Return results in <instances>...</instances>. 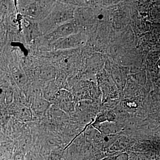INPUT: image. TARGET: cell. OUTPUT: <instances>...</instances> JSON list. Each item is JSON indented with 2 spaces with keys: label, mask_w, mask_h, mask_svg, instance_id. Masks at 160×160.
Wrapping results in <instances>:
<instances>
[{
  "label": "cell",
  "mask_w": 160,
  "mask_h": 160,
  "mask_svg": "<svg viewBox=\"0 0 160 160\" xmlns=\"http://www.w3.org/2000/svg\"><path fill=\"white\" fill-rule=\"evenodd\" d=\"M52 104L42 97L35 98L32 104V112L38 116L45 115L49 111Z\"/></svg>",
  "instance_id": "obj_6"
},
{
  "label": "cell",
  "mask_w": 160,
  "mask_h": 160,
  "mask_svg": "<svg viewBox=\"0 0 160 160\" xmlns=\"http://www.w3.org/2000/svg\"><path fill=\"white\" fill-rule=\"evenodd\" d=\"M73 10L70 5L64 2H56L50 13L39 24L42 34H46L58 26L70 22Z\"/></svg>",
  "instance_id": "obj_1"
},
{
  "label": "cell",
  "mask_w": 160,
  "mask_h": 160,
  "mask_svg": "<svg viewBox=\"0 0 160 160\" xmlns=\"http://www.w3.org/2000/svg\"><path fill=\"white\" fill-rule=\"evenodd\" d=\"M12 75L15 82L19 88H23L25 86L27 83V79L24 72L16 68L12 72Z\"/></svg>",
  "instance_id": "obj_11"
},
{
  "label": "cell",
  "mask_w": 160,
  "mask_h": 160,
  "mask_svg": "<svg viewBox=\"0 0 160 160\" xmlns=\"http://www.w3.org/2000/svg\"><path fill=\"white\" fill-rule=\"evenodd\" d=\"M73 95L68 90L60 89L52 105L57 106L65 113H70L74 108Z\"/></svg>",
  "instance_id": "obj_3"
},
{
  "label": "cell",
  "mask_w": 160,
  "mask_h": 160,
  "mask_svg": "<svg viewBox=\"0 0 160 160\" xmlns=\"http://www.w3.org/2000/svg\"><path fill=\"white\" fill-rule=\"evenodd\" d=\"M41 34L42 33L40 30L39 24L30 22L25 27V36L28 42H31L34 40Z\"/></svg>",
  "instance_id": "obj_8"
},
{
  "label": "cell",
  "mask_w": 160,
  "mask_h": 160,
  "mask_svg": "<svg viewBox=\"0 0 160 160\" xmlns=\"http://www.w3.org/2000/svg\"><path fill=\"white\" fill-rule=\"evenodd\" d=\"M118 136L116 134L106 135H103L102 141L105 147H109L112 145V144H113L116 140H118Z\"/></svg>",
  "instance_id": "obj_15"
},
{
  "label": "cell",
  "mask_w": 160,
  "mask_h": 160,
  "mask_svg": "<svg viewBox=\"0 0 160 160\" xmlns=\"http://www.w3.org/2000/svg\"><path fill=\"white\" fill-rule=\"evenodd\" d=\"M25 160H42V159L36 154L29 153L25 156Z\"/></svg>",
  "instance_id": "obj_17"
},
{
  "label": "cell",
  "mask_w": 160,
  "mask_h": 160,
  "mask_svg": "<svg viewBox=\"0 0 160 160\" xmlns=\"http://www.w3.org/2000/svg\"><path fill=\"white\" fill-rule=\"evenodd\" d=\"M107 121L109 122H115L117 119V116L114 112H110L106 115Z\"/></svg>",
  "instance_id": "obj_16"
},
{
  "label": "cell",
  "mask_w": 160,
  "mask_h": 160,
  "mask_svg": "<svg viewBox=\"0 0 160 160\" xmlns=\"http://www.w3.org/2000/svg\"><path fill=\"white\" fill-rule=\"evenodd\" d=\"M114 160H129V156L126 153H122L116 157Z\"/></svg>",
  "instance_id": "obj_18"
},
{
  "label": "cell",
  "mask_w": 160,
  "mask_h": 160,
  "mask_svg": "<svg viewBox=\"0 0 160 160\" xmlns=\"http://www.w3.org/2000/svg\"><path fill=\"white\" fill-rule=\"evenodd\" d=\"M47 160H66V159L63 151L59 149H56L49 153Z\"/></svg>",
  "instance_id": "obj_14"
},
{
  "label": "cell",
  "mask_w": 160,
  "mask_h": 160,
  "mask_svg": "<svg viewBox=\"0 0 160 160\" xmlns=\"http://www.w3.org/2000/svg\"><path fill=\"white\" fill-rule=\"evenodd\" d=\"M97 126L98 127V129L97 130L99 131L104 135L116 134L117 132L119 131L115 122L106 121L96 126L95 127H96Z\"/></svg>",
  "instance_id": "obj_9"
},
{
  "label": "cell",
  "mask_w": 160,
  "mask_h": 160,
  "mask_svg": "<svg viewBox=\"0 0 160 160\" xmlns=\"http://www.w3.org/2000/svg\"><path fill=\"white\" fill-rule=\"evenodd\" d=\"M74 31V26L72 23L69 22L58 26L50 32L45 34V40L53 44L61 39L64 38L72 34Z\"/></svg>",
  "instance_id": "obj_4"
},
{
  "label": "cell",
  "mask_w": 160,
  "mask_h": 160,
  "mask_svg": "<svg viewBox=\"0 0 160 160\" xmlns=\"http://www.w3.org/2000/svg\"><path fill=\"white\" fill-rule=\"evenodd\" d=\"M57 73L52 67H45L40 68L38 72L40 78L43 81L49 82L55 79Z\"/></svg>",
  "instance_id": "obj_10"
},
{
  "label": "cell",
  "mask_w": 160,
  "mask_h": 160,
  "mask_svg": "<svg viewBox=\"0 0 160 160\" xmlns=\"http://www.w3.org/2000/svg\"><path fill=\"white\" fill-rule=\"evenodd\" d=\"M79 37L77 34H72L61 39L52 44L55 50H65L75 48L80 44Z\"/></svg>",
  "instance_id": "obj_5"
},
{
  "label": "cell",
  "mask_w": 160,
  "mask_h": 160,
  "mask_svg": "<svg viewBox=\"0 0 160 160\" xmlns=\"http://www.w3.org/2000/svg\"><path fill=\"white\" fill-rule=\"evenodd\" d=\"M25 156L22 152H17L13 157V160H25Z\"/></svg>",
  "instance_id": "obj_19"
},
{
  "label": "cell",
  "mask_w": 160,
  "mask_h": 160,
  "mask_svg": "<svg viewBox=\"0 0 160 160\" xmlns=\"http://www.w3.org/2000/svg\"><path fill=\"white\" fill-rule=\"evenodd\" d=\"M60 89L55 82V80L48 82L43 88L42 97L49 101L52 104L54 102Z\"/></svg>",
  "instance_id": "obj_7"
},
{
  "label": "cell",
  "mask_w": 160,
  "mask_h": 160,
  "mask_svg": "<svg viewBox=\"0 0 160 160\" xmlns=\"http://www.w3.org/2000/svg\"><path fill=\"white\" fill-rule=\"evenodd\" d=\"M55 82L59 89L68 90V88L69 86L66 73H63L62 72H60L58 73H57L55 79Z\"/></svg>",
  "instance_id": "obj_12"
},
{
  "label": "cell",
  "mask_w": 160,
  "mask_h": 160,
  "mask_svg": "<svg viewBox=\"0 0 160 160\" xmlns=\"http://www.w3.org/2000/svg\"><path fill=\"white\" fill-rule=\"evenodd\" d=\"M17 111V115L20 120L23 121H29L32 118V111L31 109L26 107L20 108Z\"/></svg>",
  "instance_id": "obj_13"
},
{
  "label": "cell",
  "mask_w": 160,
  "mask_h": 160,
  "mask_svg": "<svg viewBox=\"0 0 160 160\" xmlns=\"http://www.w3.org/2000/svg\"><path fill=\"white\" fill-rule=\"evenodd\" d=\"M55 3L48 1H20L18 6L21 13L41 22L50 13Z\"/></svg>",
  "instance_id": "obj_2"
}]
</instances>
